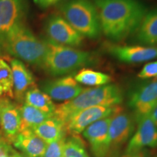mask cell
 <instances>
[{
	"instance_id": "2",
	"label": "cell",
	"mask_w": 157,
	"mask_h": 157,
	"mask_svg": "<svg viewBox=\"0 0 157 157\" xmlns=\"http://www.w3.org/2000/svg\"><path fill=\"white\" fill-rule=\"evenodd\" d=\"M122 101V92L117 84L87 88L73 99L56 105L53 117L66 124L72 116L82 110L99 105H119Z\"/></svg>"
},
{
	"instance_id": "18",
	"label": "cell",
	"mask_w": 157,
	"mask_h": 157,
	"mask_svg": "<svg viewBox=\"0 0 157 157\" xmlns=\"http://www.w3.org/2000/svg\"><path fill=\"white\" fill-rule=\"evenodd\" d=\"M137 31V39L145 46H157V9L147 12Z\"/></svg>"
},
{
	"instance_id": "26",
	"label": "cell",
	"mask_w": 157,
	"mask_h": 157,
	"mask_svg": "<svg viewBox=\"0 0 157 157\" xmlns=\"http://www.w3.org/2000/svg\"><path fill=\"white\" fill-rule=\"evenodd\" d=\"M138 77L143 79L155 78L157 76V60L154 62L148 63L138 73Z\"/></svg>"
},
{
	"instance_id": "16",
	"label": "cell",
	"mask_w": 157,
	"mask_h": 157,
	"mask_svg": "<svg viewBox=\"0 0 157 157\" xmlns=\"http://www.w3.org/2000/svg\"><path fill=\"white\" fill-rule=\"evenodd\" d=\"M12 143L15 148L29 157H44L48 145L31 129L21 131Z\"/></svg>"
},
{
	"instance_id": "9",
	"label": "cell",
	"mask_w": 157,
	"mask_h": 157,
	"mask_svg": "<svg viewBox=\"0 0 157 157\" xmlns=\"http://www.w3.org/2000/svg\"><path fill=\"white\" fill-rule=\"evenodd\" d=\"M135 129L134 118L127 113L121 111L111 117L109 129V156L113 152H115V154H117V151L132 136Z\"/></svg>"
},
{
	"instance_id": "14",
	"label": "cell",
	"mask_w": 157,
	"mask_h": 157,
	"mask_svg": "<svg viewBox=\"0 0 157 157\" xmlns=\"http://www.w3.org/2000/svg\"><path fill=\"white\" fill-rule=\"evenodd\" d=\"M109 52L113 58L125 63H140L157 58V46L115 45L110 47Z\"/></svg>"
},
{
	"instance_id": "31",
	"label": "cell",
	"mask_w": 157,
	"mask_h": 157,
	"mask_svg": "<svg viewBox=\"0 0 157 157\" xmlns=\"http://www.w3.org/2000/svg\"><path fill=\"white\" fill-rule=\"evenodd\" d=\"M149 116H150L151 119L153 122L154 123V124L156 125V127H157V105L156 107L153 110V111L151 113V114Z\"/></svg>"
},
{
	"instance_id": "34",
	"label": "cell",
	"mask_w": 157,
	"mask_h": 157,
	"mask_svg": "<svg viewBox=\"0 0 157 157\" xmlns=\"http://www.w3.org/2000/svg\"><path fill=\"white\" fill-rule=\"evenodd\" d=\"M5 97H6V96L5 95V94H4L3 91L1 89H0V99H2V98H3Z\"/></svg>"
},
{
	"instance_id": "3",
	"label": "cell",
	"mask_w": 157,
	"mask_h": 157,
	"mask_svg": "<svg viewBox=\"0 0 157 157\" xmlns=\"http://www.w3.org/2000/svg\"><path fill=\"white\" fill-rule=\"evenodd\" d=\"M0 46L16 59L42 68L46 53L44 41L37 38L23 22L14 25L1 39Z\"/></svg>"
},
{
	"instance_id": "17",
	"label": "cell",
	"mask_w": 157,
	"mask_h": 157,
	"mask_svg": "<svg viewBox=\"0 0 157 157\" xmlns=\"http://www.w3.org/2000/svg\"><path fill=\"white\" fill-rule=\"evenodd\" d=\"M21 118L20 107L10 101L3 108L1 119V131L5 138L12 142L21 130Z\"/></svg>"
},
{
	"instance_id": "6",
	"label": "cell",
	"mask_w": 157,
	"mask_h": 157,
	"mask_svg": "<svg viewBox=\"0 0 157 157\" xmlns=\"http://www.w3.org/2000/svg\"><path fill=\"white\" fill-rule=\"evenodd\" d=\"M127 105L137 123L150 115L157 105V79L144 82L133 88L129 93Z\"/></svg>"
},
{
	"instance_id": "30",
	"label": "cell",
	"mask_w": 157,
	"mask_h": 157,
	"mask_svg": "<svg viewBox=\"0 0 157 157\" xmlns=\"http://www.w3.org/2000/svg\"><path fill=\"white\" fill-rule=\"evenodd\" d=\"M9 101L8 98L5 97L2 99H0V125H1V119H2V110L5 104Z\"/></svg>"
},
{
	"instance_id": "1",
	"label": "cell",
	"mask_w": 157,
	"mask_h": 157,
	"mask_svg": "<svg viewBox=\"0 0 157 157\" xmlns=\"http://www.w3.org/2000/svg\"><path fill=\"white\" fill-rule=\"evenodd\" d=\"M101 31L113 42H121L136 31L146 14L137 0H95Z\"/></svg>"
},
{
	"instance_id": "19",
	"label": "cell",
	"mask_w": 157,
	"mask_h": 157,
	"mask_svg": "<svg viewBox=\"0 0 157 157\" xmlns=\"http://www.w3.org/2000/svg\"><path fill=\"white\" fill-rule=\"evenodd\" d=\"M32 130L47 144L63 138L66 135L65 124L55 117L43 121Z\"/></svg>"
},
{
	"instance_id": "36",
	"label": "cell",
	"mask_w": 157,
	"mask_h": 157,
	"mask_svg": "<svg viewBox=\"0 0 157 157\" xmlns=\"http://www.w3.org/2000/svg\"><path fill=\"white\" fill-rule=\"evenodd\" d=\"M0 54H1V50H0Z\"/></svg>"
},
{
	"instance_id": "28",
	"label": "cell",
	"mask_w": 157,
	"mask_h": 157,
	"mask_svg": "<svg viewBox=\"0 0 157 157\" xmlns=\"http://www.w3.org/2000/svg\"><path fill=\"white\" fill-rule=\"evenodd\" d=\"M110 157H148L146 152L144 151H140L136 153H124L123 154H115L111 155Z\"/></svg>"
},
{
	"instance_id": "7",
	"label": "cell",
	"mask_w": 157,
	"mask_h": 157,
	"mask_svg": "<svg viewBox=\"0 0 157 157\" xmlns=\"http://www.w3.org/2000/svg\"><path fill=\"white\" fill-rule=\"evenodd\" d=\"M121 111V109L119 105H99L82 110L72 116L66 123L65 127L66 134L78 135L95 121L111 117Z\"/></svg>"
},
{
	"instance_id": "27",
	"label": "cell",
	"mask_w": 157,
	"mask_h": 157,
	"mask_svg": "<svg viewBox=\"0 0 157 157\" xmlns=\"http://www.w3.org/2000/svg\"><path fill=\"white\" fill-rule=\"evenodd\" d=\"M11 145L0 130V157H10L14 151Z\"/></svg>"
},
{
	"instance_id": "23",
	"label": "cell",
	"mask_w": 157,
	"mask_h": 157,
	"mask_svg": "<svg viewBox=\"0 0 157 157\" xmlns=\"http://www.w3.org/2000/svg\"><path fill=\"white\" fill-rule=\"evenodd\" d=\"M64 157H90L83 140L78 135L66 137L63 149Z\"/></svg>"
},
{
	"instance_id": "5",
	"label": "cell",
	"mask_w": 157,
	"mask_h": 157,
	"mask_svg": "<svg viewBox=\"0 0 157 157\" xmlns=\"http://www.w3.org/2000/svg\"><path fill=\"white\" fill-rule=\"evenodd\" d=\"M67 22L82 36L95 39L101 34L99 15L95 4L90 0H67L60 6Z\"/></svg>"
},
{
	"instance_id": "22",
	"label": "cell",
	"mask_w": 157,
	"mask_h": 157,
	"mask_svg": "<svg viewBox=\"0 0 157 157\" xmlns=\"http://www.w3.org/2000/svg\"><path fill=\"white\" fill-rule=\"evenodd\" d=\"M74 77L78 84L94 87L105 85L111 82V77L108 74L85 68L78 71Z\"/></svg>"
},
{
	"instance_id": "12",
	"label": "cell",
	"mask_w": 157,
	"mask_h": 157,
	"mask_svg": "<svg viewBox=\"0 0 157 157\" xmlns=\"http://www.w3.org/2000/svg\"><path fill=\"white\" fill-rule=\"evenodd\" d=\"M137 124V130L129 140L125 153H136L145 148L157 147V127L150 116L143 117Z\"/></svg>"
},
{
	"instance_id": "11",
	"label": "cell",
	"mask_w": 157,
	"mask_h": 157,
	"mask_svg": "<svg viewBox=\"0 0 157 157\" xmlns=\"http://www.w3.org/2000/svg\"><path fill=\"white\" fill-rule=\"evenodd\" d=\"M84 90L74 79L73 76H63L56 79L49 80L42 84V90L52 100L68 101L79 95Z\"/></svg>"
},
{
	"instance_id": "25",
	"label": "cell",
	"mask_w": 157,
	"mask_h": 157,
	"mask_svg": "<svg viewBox=\"0 0 157 157\" xmlns=\"http://www.w3.org/2000/svg\"><path fill=\"white\" fill-rule=\"evenodd\" d=\"M66 137L47 145L44 157H64L63 149Z\"/></svg>"
},
{
	"instance_id": "4",
	"label": "cell",
	"mask_w": 157,
	"mask_h": 157,
	"mask_svg": "<svg viewBox=\"0 0 157 157\" xmlns=\"http://www.w3.org/2000/svg\"><path fill=\"white\" fill-rule=\"evenodd\" d=\"M46 45L42 68L53 76H63L78 71L95 63L93 55L89 52L44 40Z\"/></svg>"
},
{
	"instance_id": "13",
	"label": "cell",
	"mask_w": 157,
	"mask_h": 157,
	"mask_svg": "<svg viewBox=\"0 0 157 157\" xmlns=\"http://www.w3.org/2000/svg\"><path fill=\"white\" fill-rule=\"evenodd\" d=\"M26 0H0V40L14 25L23 22Z\"/></svg>"
},
{
	"instance_id": "20",
	"label": "cell",
	"mask_w": 157,
	"mask_h": 157,
	"mask_svg": "<svg viewBox=\"0 0 157 157\" xmlns=\"http://www.w3.org/2000/svg\"><path fill=\"white\" fill-rule=\"evenodd\" d=\"M25 103L36 108L43 112L54 115L56 105L49 95L36 87L30 88L25 93Z\"/></svg>"
},
{
	"instance_id": "24",
	"label": "cell",
	"mask_w": 157,
	"mask_h": 157,
	"mask_svg": "<svg viewBox=\"0 0 157 157\" xmlns=\"http://www.w3.org/2000/svg\"><path fill=\"white\" fill-rule=\"evenodd\" d=\"M0 89L7 98H14L10 66L2 58H0Z\"/></svg>"
},
{
	"instance_id": "32",
	"label": "cell",
	"mask_w": 157,
	"mask_h": 157,
	"mask_svg": "<svg viewBox=\"0 0 157 157\" xmlns=\"http://www.w3.org/2000/svg\"><path fill=\"white\" fill-rule=\"evenodd\" d=\"M10 157H29V156H26V155H25V154H21V153H18V152H17V151H14L13 152V154H11Z\"/></svg>"
},
{
	"instance_id": "15",
	"label": "cell",
	"mask_w": 157,
	"mask_h": 157,
	"mask_svg": "<svg viewBox=\"0 0 157 157\" xmlns=\"http://www.w3.org/2000/svg\"><path fill=\"white\" fill-rule=\"evenodd\" d=\"M10 68L13 75L14 98L17 101L23 102L26 92L34 87L35 78L25 65L18 59H12Z\"/></svg>"
},
{
	"instance_id": "29",
	"label": "cell",
	"mask_w": 157,
	"mask_h": 157,
	"mask_svg": "<svg viewBox=\"0 0 157 157\" xmlns=\"http://www.w3.org/2000/svg\"><path fill=\"white\" fill-rule=\"evenodd\" d=\"M34 1L35 4L42 9H46L51 6L49 0H34Z\"/></svg>"
},
{
	"instance_id": "33",
	"label": "cell",
	"mask_w": 157,
	"mask_h": 157,
	"mask_svg": "<svg viewBox=\"0 0 157 157\" xmlns=\"http://www.w3.org/2000/svg\"><path fill=\"white\" fill-rule=\"evenodd\" d=\"M58 2H59V0H49V2H50V5H55V4Z\"/></svg>"
},
{
	"instance_id": "35",
	"label": "cell",
	"mask_w": 157,
	"mask_h": 157,
	"mask_svg": "<svg viewBox=\"0 0 157 157\" xmlns=\"http://www.w3.org/2000/svg\"><path fill=\"white\" fill-rule=\"evenodd\" d=\"M154 78H156V79H157V76H156V77H155Z\"/></svg>"
},
{
	"instance_id": "21",
	"label": "cell",
	"mask_w": 157,
	"mask_h": 157,
	"mask_svg": "<svg viewBox=\"0 0 157 157\" xmlns=\"http://www.w3.org/2000/svg\"><path fill=\"white\" fill-rule=\"evenodd\" d=\"M20 113L21 118L20 132L25 129L32 130L34 127L38 126L43 121L53 117L52 115L43 112L26 103L20 106Z\"/></svg>"
},
{
	"instance_id": "10",
	"label": "cell",
	"mask_w": 157,
	"mask_h": 157,
	"mask_svg": "<svg viewBox=\"0 0 157 157\" xmlns=\"http://www.w3.org/2000/svg\"><path fill=\"white\" fill-rule=\"evenodd\" d=\"M111 117L95 121L82 132V135L89 143L95 157L109 156V129Z\"/></svg>"
},
{
	"instance_id": "8",
	"label": "cell",
	"mask_w": 157,
	"mask_h": 157,
	"mask_svg": "<svg viewBox=\"0 0 157 157\" xmlns=\"http://www.w3.org/2000/svg\"><path fill=\"white\" fill-rule=\"evenodd\" d=\"M44 29L49 40L56 44L76 48L83 40V36L60 15H50L45 22Z\"/></svg>"
}]
</instances>
